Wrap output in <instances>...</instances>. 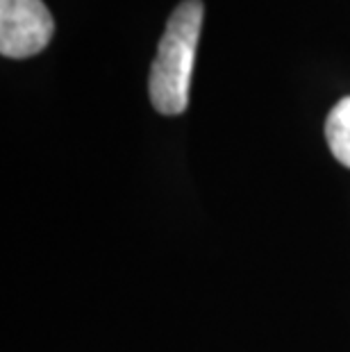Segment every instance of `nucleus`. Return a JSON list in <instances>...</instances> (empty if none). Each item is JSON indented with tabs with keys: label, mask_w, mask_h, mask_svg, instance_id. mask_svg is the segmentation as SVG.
Segmentation results:
<instances>
[{
	"label": "nucleus",
	"mask_w": 350,
	"mask_h": 352,
	"mask_svg": "<svg viewBox=\"0 0 350 352\" xmlns=\"http://www.w3.org/2000/svg\"><path fill=\"white\" fill-rule=\"evenodd\" d=\"M203 0H182L168 16L157 55L153 59L148 94L153 107L164 116H177L189 104V87L196 48L203 30Z\"/></svg>",
	"instance_id": "obj_1"
},
{
	"label": "nucleus",
	"mask_w": 350,
	"mask_h": 352,
	"mask_svg": "<svg viewBox=\"0 0 350 352\" xmlns=\"http://www.w3.org/2000/svg\"><path fill=\"white\" fill-rule=\"evenodd\" d=\"M55 21L43 0H0V52L25 59L41 52L53 39Z\"/></svg>",
	"instance_id": "obj_2"
},
{
	"label": "nucleus",
	"mask_w": 350,
	"mask_h": 352,
	"mask_svg": "<svg viewBox=\"0 0 350 352\" xmlns=\"http://www.w3.org/2000/svg\"><path fill=\"white\" fill-rule=\"evenodd\" d=\"M325 141L339 164L350 168V96L339 100L327 114Z\"/></svg>",
	"instance_id": "obj_3"
}]
</instances>
